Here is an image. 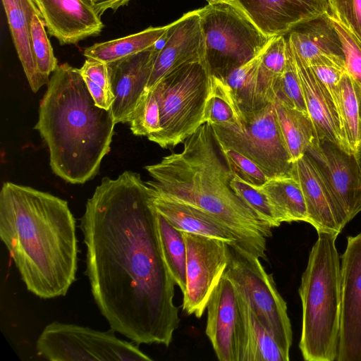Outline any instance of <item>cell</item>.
<instances>
[{
  "label": "cell",
  "instance_id": "cell-1",
  "mask_svg": "<svg viewBox=\"0 0 361 361\" xmlns=\"http://www.w3.org/2000/svg\"><path fill=\"white\" fill-rule=\"evenodd\" d=\"M80 221L85 274L111 329L136 344L168 347L180 319L149 187L131 171L104 177Z\"/></svg>",
  "mask_w": 361,
  "mask_h": 361
},
{
  "label": "cell",
  "instance_id": "cell-2",
  "mask_svg": "<svg viewBox=\"0 0 361 361\" xmlns=\"http://www.w3.org/2000/svg\"><path fill=\"white\" fill-rule=\"evenodd\" d=\"M0 238L27 289L65 296L78 269L76 222L66 200L11 182L0 192Z\"/></svg>",
  "mask_w": 361,
  "mask_h": 361
},
{
  "label": "cell",
  "instance_id": "cell-3",
  "mask_svg": "<svg viewBox=\"0 0 361 361\" xmlns=\"http://www.w3.org/2000/svg\"><path fill=\"white\" fill-rule=\"evenodd\" d=\"M145 169L152 178L146 183L156 194L211 215L236 235L240 247L267 261L271 228L231 188L234 173L209 123L186 138L180 152Z\"/></svg>",
  "mask_w": 361,
  "mask_h": 361
},
{
  "label": "cell",
  "instance_id": "cell-4",
  "mask_svg": "<svg viewBox=\"0 0 361 361\" xmlns=\"http://www.w3.org/2000/svg\"><path fill=\"white\" fill-rule=\"evenodd\" d=\"M116 124L111 109L96 105L79 69L59 65L35 126L48 147L52 171L71 184L93 178L110 150Z\"/></svg>",
  "mask_w": 361,
  "mask_h": 361
},
{
  "label": "cell",
  "instance_id": "cell-5",
  "mask_svg": "<svg viewBox=\"0 0 361 361\" xmlns=\"http://www.w3.org/2000/svg\"><path fill=\"white\" fill-rule=\"evenodd\" d=\"M301 278L302 333L299 348L307 361H334L341 313V263L338 235L319 232Z\"/></svg>",
  "mask_w": 361,
  "mask_h": 361
},
{
  "label": "cell",
  "instance_id": "cell-6",
  "mask_svg": "<svg viewBox=\"0 0 361 361\" xmlns=\"http://www.w3.org/2000/svg\"><path fill=\"white\" fill-rule=\"evenodd\" d=\"M211 74L204 61L188 63L164 76L154 87L161 131L147 138L161 147L183 142L204 122Z\"/></svg>",
  "mask_w": 361,
  "mask_h": 361
},
{
  "label": "cell",
  "instance_id": "cell-7",
  "mask_svg": "<svg viewBox=\"0 0 361 361\" xmlns=\"http://www.w3.org/2000/svg\"><path fill=\"white\" fill-rule=\"evenodd\" d=\"M204 62L211 74L226 78L259 54L272 37L263 33L236 6L208 4L199 9Z\"/></svg>",
  "mask_w": 361,
  "mask_h": 361
},
{
  "label": "cell",
  "instance_id": "cell-8",
  "mask_svg": "<svg viewBox=\"0 0 361 361\" xmlns=\"http://www.w3.org/2000/svg\"><path fill=\"white\" fill-rule=\"evenodd\" d=\"M227 265L224 276L247 300L259 322L282 348L289 353L293 341L286 302L277 290L271 274L260 259L238 245L227 244Z\"/></svg>",
  "mask_w": 361,
  "mask_h": 361
},
{
  "label": "cell",
  "instance_id": "cell-9",
  "mask_svg": "<svg viewBox=\"0 0 361 361\" xmlns=\"http://www.w3.org/2000/svg\"><path fill=\"white\" fill-rule=\"evenodd\" d=\"M109 331L53 322L36 342L39 356L49 361H151L137 345Z\"/></svg>",
  "mask_w": 361,
  "mask_h": 361
},
{
  "label": "cell",
  "instance_id": "cell-10",
  "mask_svg": "<svg viewBox=\"0 0 361 361\" xmlns=\"http://www.w3.org/2000/svg\"><path fill=\"white\" fill-rule=\"evenodd\" d=\"M243 116L241 128L210 124L218 144L252 160L269 178L290 175L293 162L281 134L272 103Z\"/></svg>",
  "mask_w": 361,
  "mask_h": 361
},
{
  "label": "cell",
  "instance_id": "cell-11",
  "mask_svg": "<svg viewBox=\"0 0 361 361\" xmlns=\"http://www.w3.org/2000/svg\"><path fill=\"white\" fill-rule=\"evenodd\" d=\"M186 245V290L183 310L201 318L227 265V243L198 234L183 232Z\"/></svg>",
  "mask_w": 361,
  "mask_h": 361
},
{
  "label": "cell",
  "instance_id": "cell-12",
  "mask_svg": "<svg viewBox=\"0 0 361 361\" xmlns=\"http://www.w3.org/2000/svg\"><path fill=\"white\" fill-rule=\"evenodd\" d=\"M337 361H361V233L348 236L341 261Z\"/></svg>",
  "mask_w": 361,
  "mask_h": 361
},
{
  "label": "cell",
  "instance_id": "cell-13",
  "mask_svg": "<svg viewBox=\"0 0 361 361\" xmlns=\"http://www.w3.org/2000/svg\"><path fill=\"white\" fill-rule=\"evenodd\" d=\"M315 162L348 222L361 212V169L355 154L317 138L306 152Z\"/></svg>",
  "mask_w": 361,
  "mask_h": 361
},
{
  "label": "cell",
  "instance_id": "cell-14",
  "mask_svg": "<svg viewBox=\"0 0 361 361\" xmlns=\"http://www.w3.org/2000/svg\"><path fill=\"white\" fill-rule=\"evenodd\" d=\"M205 333L220 361H240L244 323L238 291L223 275L207 305Z\"/></svg>",
  "mask_w": 361,
  "mask_h": 361
},
{
  "label": "cell",
  "instance_id": "cell-15",
  "mask_svg": "<svg viewBox=\"0 0 361 361\" xmlns=\"http://www.w3.org/2000/svg\"><path fill=\"white\" fill-rule=\"evenodd\" d=\"M204 38L199 9L189 11L169 24L163 46L159 49L146 90H153L167 74L184 64L204 61Z\"/></svg>",
  "mask_w": 361,
  "mask_h": 361
},
{
  "label": "cell",
  "instance_id": "cell-16",
  "mask_svg": "<svg viewBox=\"0 0 361 361\" xmlns=\"http://www.w3.org/2000/svg\"><path fill=\"white\" fill-rule=\"evenodd\" d=\"M291 175L300 185L307 207V223L317 233L338 235L348 221L314 160L305 153L293 163Z\"/></svg>",
  "mask_w": 361,
  "mask_h": 361
},
{
  "label": "cell",
  "instance_id": "cell-17",
  "mask_svg": "<svg viewBox=\"0 0 361 361\" xmlns=\"http://www.w3.org/2000/svg\"><path fill=\"white\" fill-rule=\"evenodd\" d=\"M159 51L156 45L138 54L108 63L115 99L111 111L116 123H130L147 92L154 62Z\"/></svg>",
  "mask_w": 361,
  "mask_h": 361
},
{
  "label": "cell",
  "instance_id": "cell-18",
  "mask_svg": "<svg viewBox=\"0 0 361 361\" xmlns=\"http://www.w3.org/2000/svg\"><path fill=\"white\" fill-rule=\"evenodd\" d=\"M269 37L286 35L295 25L329 11L326 0H233Z\"/></svg>",
  "mask_w": 361,
  "mask_h": 361
},
{
  "label": "cell",
  "instance_id": "cell-19",
  "mask_svg": "<svg viewBox=\"0 0 361 361\" xmlns=\"http://www.w3.org/2000/svg\"><path fill=\"white\" fill-rule=\"evenodd\" d=\"M48 32L61 45L75 44L102 32L93 6L83 0H35Z\"/></svg>",
  "mask_w": 361,
  "mask_h": 361
},
{
  "label": "cell",
  "instance_id": "cell-20",
  "mask_svg": "<svg viewBox=\"0 0 361 361\" xmlns=\"http://www.w3.org/2000/svg\"><path fill=\"white\" fill-rule=\"evenodd\" d=\"M287 42L296 66L307 111L318 139H327L350 153L343 139L336 110L329 92L311 67L300 58L288 40Z\"/></svg>",
  "mask_w": 361,
  "mask_h": 361
},
{
  "label": "cell",
  "instance_id": "cell-21",
  "mask_svg": "<svg viewBox=\"0 0 361 361\" xmlns=\"http://www.w3.org/2000/svg\"><path fill=\"white\" fill-rule=\"evenodd\" d=\"M2 4L18 58L32 92H37L49 82L37 69L31 46V21L41 12L35 0H2Z\"/></svg>",
  "mask_w": 361,
  "mask_h": 361
},
{
  "label": "cell",
  "instance_id": "cell-22",
  "mask_svg": "<svg viewBox=\"0 0 361 361\" xmlns=\"http://www.w3.org/2000/svg\"><path fill=\"white\" fill-rule=\"evenodd\" d=\"M150 191L152 203L157 212L165 216L177 229L240 246L236 235L211 215L190 205L161 197L151 188Z\"/></svg>",
  "mask_w": 361,
  "mask_h": 361
},
{
  "label": "cell",
  "instance_id": "cell-23",
  "mask_svg": "<svg viewBox=\"0 0 361 361\" xmlns=\"http://www.w3.org/2000/svg\"><path fill=\"white\" fill-rule=\"evenodd\" d=\"M285 36L300 58L308 66L322 56L344 57L329 11L295 25Z\"/></svg>",
  "mask_w": 361,
  "mask_h": 361
},
{
  "label": "cell",
  "instance_id": "cell-24",
  "mask_svg": "<svg viewBox=\"0 0 361 361\" xmlns=\"http://www.w3.org/2000/svg\"><path fill=\"white\" fill-rule=\"evenodd\" d=\"M271 103L281 134L294 162L318 138L314 126L308 113L290 106L277 97Z\"/></svg>",
  "mask_w": 361,
  "mask_h": 361
},
{
  "label": "cell",
  "instance_id": "cell-25",
  "mask_svg": "<svg viewBox=\"0 0 361 361\" xmlns=\"http://www.w3.org/2000/svg\"><path fill=\"white\" fill-rule=\"evenodd\" d=\"M238 293L244 323L240 361H288L289 353L282 348L255 317L247 300Z\"/></svg>",
  "mask_w": 361,
  "mask_h": 361
},
{
  "label": "cell",
  "instance_id": "cell-26",
  "mask_svg": "<svg viewBox=\"0 0 361 361\" xmlns=\"http://www.w3.org/2000/svg\"><path fill=\"white\" fill-rule=\"evenodd\" d=\"M360 93L361 88L346 71L341 79L334 104L343 139L353 154L361 145Z\"/></svg>",
  "mask_w": 361,
  "mask_h": 361
},
{
  "label": "cell",
  "instance_id": "cell-27",
  "mask_svg": "<svg viewBox=\"0 0 361 361\" xmlns=\"http://www.w3.org/2000/svg\"><path fill=\"white\" fill-rule=\"evenodd\" d=\"M260 189L267 195L281 224L307 222V211L298 180L293 176L269 178Z\"/></svg>",
  "mask_w": 361,
  "mask_h": 361
},
{
  "label": "cell",
  "instance_id": "cell-28",
  "mask_svg": "<svg viewBox=\"0 0 361 361\" xmlns=\"http://www.w3.org/2000/svg\"><path fill=\"white\" fill-rule=\"evenodd\" d=\"M169 25L149 27L141 32L118 39L96 43L85 49L84 56L106 63L142 52L164 39Z\"/></svg>",
  "mask_w": 361,
  "mask_h": 361
},
{
  "label": "cell",
  "instance_id": "cell-29",
  "mask_svg": "<svg viewBox=\"0 0 361 361\" xmlns=\"http://www.w3.org/2000/svg\"><path fill=\"white\" fill-rule=\"evenodd\" d=\"M286 62L285 35L272 37L262 52L258 70L259 90L266 103H271L275 99Z\"/></svg>",
  "mask_w": 361,
  "mask_h": 361
},
{
  "label": "cell",
  "instance_id": "cell-30",
  "mask_svg": "<svg viewBox=\"0 0 361 361\" xmlns=\"http://www.w3.org/2000/svg\"><path fill=\"white\" fill-rule=\"evenodd\" d=\"M263 51L233 70L225 79L243 114L258 111L269 104L262 99L258 85V70Z\"/></svg>",
  "mask_w": 361,
  "mask_h": 361
},
{
  "label": "cell",
  "instance_id": "cell-31",
  "mask_svg": "<svg viewBox=\"0 0 361 361\" xmlns=\"http://www.w3.org/2000/svg\"><path fill=\"white\" fill-rule=\"evenodd\" d=\"M157 211V210H156ZM157 223L163 255L170 273L183 294L186 290V245L183 231L157 212Z\"/></svg>",
  "mask_w": 361,
  "mask_h": 361
},
{
  "label": "cell",
  "instance_id": "cell-32",
  "mask_svg": "<svg viewBox=\"0 0 361 361\" xmlns=\"http://www.w3.org/2000/svg\"><path fill=\"white\" fill-rule=\"evenodd\" d=\"M243 118V114L228 83L223 78L211 75L204 122L209 124L231 125L241 128Z\"/></svg>",
  "mask_w": 361,
  "mask_h": 361
},
{
  "label": "cell",
  "instance_id": "cell-33",
  "mask_svg": "<svg viewBox=\"0 0 361 361\" xmlns=\"http://www.w3.org/2000/svg\"><path fill=\"white\" fill-rule=\"evenodd\" d=\"M44 26L42 16L35 14L32 19L30 26L31 46L38 72L45 79L49 80L50 75L59 65Z\"/></svg>",
  "mask_w": 361,
  "mask_h": 361
},
{
  "label": "cell",
  "instance_id": "cell-34",
  "mask_svg": "<svg viewBox=\"0 0 361 361\" xmlns=\"http://www.w3.org/2000/svg\"><path fill=\"white\" fill-rule=\"evenodd\" d=\"M234 192L248 204L271 228L281 224L267 195L259 187H255L234 174L230 182Z\"/></svg>",
  "mask_w": 361,
  "mask_h": 361
},
{
  "label": "cell",
  "instance_id": "cell-35",
  "mask_svg": "<svg viewBox=\"0 0 361 361\" xmlns=\"http://www.w3.org/2000/svg\"><path fill=\"white\" fill-rule=\"evenodd\" d=\"M130 123L135 135L149 137L161 131L159 109L154 90L145 93Z\"/></svg>",
  "mask_w": 361,
  "mask_h": 361
},
{
  "label": "cell",
  "instance_id": "cell-36",
  "mask_svg": "<svg viewBox=\"0 0 361 361\" xmlns=\"http://www.w3.org/2000/svg\"><path fill=\"white\" fill-rule=\"evenodd\" d=\"M276 97L290 106L307 113L300 81L288 42L287 62Z\"/></svg>",
  "mask_w": 361,
  "mask_h": 361
},
{
  "label": "cell",
  "instance_id": "cell-37",
  "mask_svg": "<svg viewBox=\"0 0 361 361\" xmlns=\"http://www.w3.org/2000/svg\"><path fill=\"white\" fill-rule=\"evenodd\" d=\"M329 16L341 44L346 71L361 88V43L345 25L329 13Z\"/></svg>",
  "mask_w": 361,
  "mask_h": 361
},
{
  "label": "cell",
  "instance_id": "cell-38",
  "mask_svg": "<svg viewBox=\"0 0 361 361\" xmlns=\"http://www.w3.org/2000/svg\"><path fill=\"white\" fill-rule=\"evenodd\" d=\"M309 66L326 87L334 102L341 79L346 72L344 57L337 55L322 56L314 60Z\"/></svg>",
  "mask_w": 361,
  "mask_h": 361
},
{
  "label": "cell",
  "instance_id": "cell-39",
  "mask_svg": "<svg viewBox=\"0 0 361 361\" xmlns=\"http://www.w3.org/2000/svg\"><path fill=\"white\" fill-rule=\"evenodd\" d=\"M219 147L233 173L247 183L255 187H261L269 179L255 162L241 153L219 145Z\"/></svg>",
  "mask_w": 361,
  "mask_h": 361
},
{
  "label": "cell",
  "instance_id": "cell-40",
  "mask_svg": "<svg viewBox=\"0 0 361 361\" xmlns=\"http://www.w3.org/2000/svg\"><path fill=\"white\" fill-rule=\"evenodd\" d=\"M330 15L348 28L361 43V0H326Z\"/></svg>",
  "mask_w": 361,
  "mask_h": 361
},
{
  "label": "cell",
  "instance_id": "cell-41",
  "mask_svg": "<svg viewBox=\"0 0 361 361\" xmlns=\"http://www.w3.org/2000/svg\"><path fill=\"white\" fill-rule=\"evenodd\" d=\"M79 71L82 77L89 78L97 86L114 94L107 63L94 59L87 58Z\"/></svg>",
  "mask_w": 361,
  "mask_h": 361
},
{
  "label": "cell",
  "instance_id": "cell-42",
  "mask_svg": "<svg viewBox=\"0 0 361 361\" xmlns=\"http://www.w3.org/2000/svg\"><path fill=\"white\" fill-rule=\"evenodd\" d=\"M131 0H97L94 8L97 14L101 16L106 11L111 9L116 11L121 6L127 5Z\"/></svg>",
  "mask_w": 361,
  "mask_h": 361
},
{
  "label": "cell",
  "instance_id": "cell-43",
  "mask_svg": "<svg viewBox=\"0 0 361 361\" xmlns=\"http://www.w3.org/2000/svg\"><path fill=\"white\" fill-rule=\"evenodd\" d=\"M208 4L227 3L236 6L233 0H206Z\"/></svg>",
  "mask_w": 361,
  "mask_h": 361
},
{
  "label": "cell",
  "instance_id": "cell-44",
  "mask_svg": "<svg viewBox=\"0 0 361 361\" xmlns=\"http://www.w3.org/2000/svg\"><path fill=\"white\" fill-rule=\"evenodd\" d=\"M355 154L361 169V145L359 147Z\"/></svg>",
  "mask_w": 361,
  "mask_h": 361
},
{
  "label": "cell",
  "instance_id": "cell-45",
  "mask_svg": "<svg viewBox=\"0 0 361 361\" xmlns=\"http://www.w3.org/2000/svg\"><path fill=\"white\" fill-rule=\"evenodd\" d=\"M83 1H85V2H87L89 4L94 6L97 0H83Z\"/></svg>",
  "mask_w": 361,
  "mask_h": 361
},
{
  "label": "cell",
  "instance_id": "cell-46",
  "mask_svg": "<svg viewBox=\"0 0 361 361\" xmlns=\"http://www.w3.org/2000/svg\"><path fill=\"white\" fill-rule=\"evenodd\" d=\"M360 118H361V93L360 96Z\"/></svg>",
  "mask_w": 361,
  "mask_h": 361
}]
</instances>
